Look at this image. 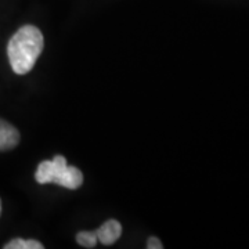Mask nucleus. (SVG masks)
<instances>
[{
	"label": "nucleus",
	"mask_w": 249,
	"mask_h": 249,
	"mask_svg": "<svg viewBox=\"0 0 249 249\" xmlns=\"http://www.w3.org/2000/svg\"><path fill=\"white\" fill-rule=\"evenodd\" d=\"M147 248L148 249H162L163 248V245H162V242H160L157 237H150L148 240H147Z\"/></svg>",
	"instance_id": "7"
},
{
	"label": "nucleus",
	"mask_w": 249,
	"mask_h": 249,
	"mask_svg": "<svg viewBox=\"0 0 249 249\" xmlns=\"http://www.w3.org/2000/svg\"><path fill=\"white\" fill-rule=\"evenodd\" d=\"M19 142V132L13 124L0 119V151H9Z\"/></svg>",
	"instance_id": "4"
},
{
	"label": "nucleus",
	"mask_w": 249,
	"mask_h": 249,
	"mask_svg": "<svg viewBox=\"0 0 249 249\" xmlns=\"http://www.w3.org/2000/svg\"><path fill=\"white\" fill-rule=\"evenodd\" d=\"M97 234V240L104 244V245H111L119 240V237L122 235V226L118 220H108L98 230H96Z\"/></svg>",
	"instance_id": "3"
},
{
	"label": "nucleus",
	"mask_w": 249,
	"mask_h": 249,
	"mask_svg": "<svg viewBox=\"0 0 249 249\" xmlns=\"http://www.w3.org/2000/svg\"><path fill=\"white\" fill-rule=\"evenodd\" d=\"M0 214H1V199H0Z\"/></svg>",
	"instance_id": "8"
},
{
	"label": "nucleus",
	"mask_w": 249,
	"mask_h": 249,
	"mask_svg": "<svg viewBox=\"0 0 249 249\" xmlns=\"http://www.w3.org/2000/svg\"><path fill=\"white\" fill-rule=\"evenodd\" d=\"M35 178L39 184L54 183L70 190H76L83 184V173L78 168L70 166L62 155H55L52 160L40 162Z\"/></svg>",
	"instance_id": "2"
},
{
	"label": "nucleus",
	"mask_w": 249,
	"mask_h": 249,
	"mask_svg": "<svg viewBox=\"0 0 249 249\" xmlns=\"http://www.w3.org/2000/svg\"><path fill=\"white\" fill-rule=\"evenodd\" d=\"M43 244H40L36 240H22V238H16L11 240L9 244L4 245V249H43Z\"/></svg>",
	"instance_id": "5"
},
{
	"label": "nucleus",
	"mask_w": 249,
	"mask_h": 249,
	"mask_svg": "<svg viewBox=\"0 0 249 249\" xmlns=\"http://www.w3.org/2000/svg\"><path fill=\"white\" fill-rule=\"evenodd\" d=\"M43 34L35 25H24L10 39L7 55L13 71L25 75L35 67L39 55L43 52Z\"/></svg>",
	"instance_id": "1"
},
{
	"label": "nucleus",
	"mask_w": 249,
	"mask_h": 249,
	"mask_svg": "<svg viewBox=\"0 0 249 249\" xmlns=\"http://www.w3.org/2000/svg\"><path fill=\"white\" fill-rule=\"evenodd\" d=\"M76 242L83 248H94L97 245V234L96 231H80L76 235Z\"/></svg>",
	"instance_id": "6"
}]
</instances>
